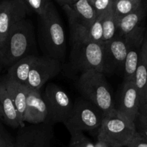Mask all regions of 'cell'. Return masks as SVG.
<instances>
[{"label": "cell", "mask_w": 147, "mask_h": 147, "mask_svg": "<svg viewBox=\"0 0 147 147\" xmlns=\"http://www.w3.org/2000/svg\"><path fill=\"white\" fill-rule=\"evenodd\" d=\"M14 139L0 123V147H13Z\"/></svg>", "instance_id": "83f0119b"}, {"label": "cell", "mask_w": 147, "mask_h": 147, "mask_svg": "<svg viewBox=\"0 0 147 147\" xmlns=\"http://www.w3.org/2000/svg\"><path fill=\"white\" fill-rule=\"evenodd\" d=\"M0 41H1V40H0Z\"/></svg>", "instance_id": "836d02e7"}, {"label": "cell", "mask_w": 147, "mask_h": 147, "mask_svg": "<svg viewBox=\"0 0 147 147\" xmlns=\"http://www.w3.org/2000/svg\"><path fill=\"white\" fill-rule=\"evenodd\" d=\"M38 55L34 27L24 19L14 24L0 42V64L9 67L24 57Z\"/></svg>", "instance_id": "7a4b0ae2"}, {"label": "cell", "mask_w": 147, "mask_h": 147, "mask_svg": "<svg viewBox=\"0 0 147 147\" xmlns=\"http://www.w3.org/2000/svg\"><path fill=\"white\" fill-rule=\"evenodd\" d=\"M146 14L147 1L133 12L117 19L116 35L125 39L131 47H141L144 37Z\"/></svg>", "instance_id": "ba28073f"}, {"label": "cell", "mask_w": 147, "mask_h": 147, "mask_svg": "<svg viewBox=\"0 0 147 147\" xmlns=\"http://www.w3.org/2000/svg\"><path fill=\"white\" fill-rule=\"evenodd\" d=\"M100 17L103 30V42H106L116 36L117 18L115 16L112 8Z\"/></svg>", "instance_id": "7402d4cb"}, {"label": "cell", "mask_w": 147, "mask_h": 147, "mask_svg": "<svg viewBox=\"0 0 147 147\" xmlns=\"http://www.w3.org/2000/svg\"><path fill=\"white\" fill-rule=\"evenodd\" d=\"M136 131L147 140V126L146 125L143 124L142 123H140L139 129L136 130Z\"/></svg>", "instance_id": "f546056e"}, {"label": "cell", "mask_w": 147, "mask_h": 147, "mask_svg": "<svg viewBox=\"0 0 147 147\" xmlns=\"http://www.w3.org/2000/svg\"><path fill=\"white\" fill-rule=\"evenodd\" d=\"M53 125L50 122H45L19 128L13 147H51Z\"/></svg>", "instance_id": "9c48e42d"}, {"label": "cell", "mask_w": 147, "mask_h": 147, "mask_svg": "<svg viewBox=\"0 0 147 147\" xmlns=\"http://www.w3.org/2000/svg\"><path fill=\"white\" fill-rule=\"evenodd\" d=\"M27 6L29 9L35 12L37 15L42 14L47 6L53 2V0H22Z\"/></svg>", "instance_id": "d4e9b609"}, {"label": "cell", "mask_w": 147, "mask_h": 147, "mask_svg": "<svg viewBox=\"0 0 147 147\" xmlns=\"http://www.w3.org/2000/svg\"><path fill=\"white\" fill-rule=\"evenodd\" d=\"M37 37L43 55L63 63L66 55L65 32L63 22L53 2L38 16Z\"/></svg>", "instance_id": "6da1fadb"}, {"label": "cell", "mask_w": 147, "mask_h": 147, "mask_svg": "<svg viewBox=\"0 0 147 147\" xmlns=\"http://www.w3.org/2000/svg\"><path fill=\"white\" fill-rule=\"evenodd\" d=\"M105 116L95 105L86 99H81L74 103L71 114L64 125L70 133L98 130Z\"/></svg>", "instance_id": "8992f818"}, {"label": "cell", "mask_w": 147, "mask_h": 147, "mask_svg": "<svg viewBox=\"0 0 147 147\" xmlns=\"http://www.w3.org/2000/svg\"><path fill=\"white\" fill-rule=\"evenodd\" d=\"M23 122L29 124H40L48 121L47 106L40 90L29 88L26 100Z\"/></svg>", "instance_id": "4fadbf2b"}, {"label": "cell", "mask_w": 147, "mask_h": 147, "mask_svg": "<svg viewBox=\"0 0 147 147\" xmlns=\"http://www.w3.org/2000/svg\"><path fill=\"white\" fill-rule=\"evenodd\" d=\"M0 119L7 126L14 129L24 126L20 121L17 109L2 80H0Z\"/></svg>", "instance_id": "ac0fdd59"}, {"label": "cell", "mask_w": 147, "mask_h": 147, "mask_svg": "<svg viewBox=\"0 0 147 147\" xmlns=\"http://www.w3.org/2000/svg\"><path fill=\"white\" fill-rule=\"evenodd\" d=\"M141 47H132L129 49L123 65V74L125 81H134L139 64Z\"/></svg>", "instance_id": "44dd1931"}, {"label": "cell", "mask_w": 147, "mask_h": 147, "mask_svg": "<svg viewBox=\"0 0 147 147\" xmlns=\"http://www.w3.org/2000/svg\"><path fill=\"white\" fill-rule=\"evenodd\" d=\"M90 2L96 11L97 17L111 9L113 5V0H90Z\"/></svg>", "instance_id": "484cf974"}, {"label": "cell", "mask_w": 147, "mask_h": 147, "mask_svg": "<svg viewBox=\"0 0 147 147\" xmlns=\"http://www.w3.org/2000/svg\"><path fill=\"white\" fill-rule=\"evenodd\" d=\"M78 1H79V0H55L56 2L61 7H64V6L72 5V4L77 2Z\"/></svg>", "instance_id": "4dcf8cb0"}, {"label": "cell", "mask_w": 147, "mask_h": 147, "mask_svg": "<svg viewBox=\"0 0 147 147\" xmlns=\"http://www.w3.org/2000/svg\"><path fill=\"white\" fill-rule=\"evenodd\" d=\"M139 117V121L147 126V88L144 94L143 97L140 99L138 116Z\"/></svg>", "instance_id": "4316f807"}, {"label": "cell", "mask_w": 147, "mask_h": 147, "mask_svg": "<svg viewBox=\"0 0 147 147\" xmlns=\"http://www.w3.org/2000/svg\"><path fill=\"white\" fill-rule=\"evenodd\" d=\"M95 146L96 147H110L109 145L106 144V143H104L103 142H101L100 140H98L95 142Z\"/></svg>", "instance_id": "1f68e13d"}, {"label": "cell", "mask_w": 147, "mask_h": 147, "mask_svg": "<svg viewBox=\"0 0 147 147\" xmlns=\"http://www.w3.org/2000/svg\"><path fill=\"white\" fill-rule=\"evenodd\" d=\"M134 83L139 91L141 99L147 88V55L142 45L141 46L139 64L134 78Z\"/></svg>", "instance_id": "ffe728a7"}, {"label": "cell", "mask_w": 147, "mask_h": 147, "mask_svg": "<svg viewBox=\"0 0 147 147\" xmlns=\"http://www.w3.org/2000/svg\"><path fill=\"white\" fill-rule=\"evenodd\" d=\"M147 0H113L112 9L116 18L126 16L137 9Z\"/></svg>", "instance_id": "603a6c76"}, {"label": "cell", "mask_w": 147, "mask_h": 147, "mask_svg": "<svg viewBox=\"0 0 147 147\" xmlns=\"http://www.w3.org/2000/svg\"><path fill=\"white\" fill-rule=\"evenodd\" d=\"M42 98L48 113V121L53 124H64L70 117L74 103L70 96L55 83H48L45 89Z\"/></svg>", "instance_id": "52a82bcc"}, {"label": "cell", "mask_w": 147, "mask_h": 147, "mask_svg": "<svg viewBox=\"0 0 147 147\" xmlns=\"http://www.w3.org/2000/svg\"><path fill=\"white\" fill-rule=\"evenodd\" d=\"M29 11L27 6L22 0L0 1V42L14 24L27 18Z\"/></svg>", "instance_id": "7c38bea8"}, {"label": "cell", "mask_w": 147, "mask_h": 147, "mask_svg": "<svg viewBox=\"0 0 147 147\" xmlns=\"http://www.w3.org/2000/svg\"></svg>", "instance_id": "e575fe53"}, {"label": "cell", "mask_w": 147, "mask_h": 147, "mask_svg": "<svg viewBox=\"0 0 147 147\" xmlns=\"http://www.w3.org/2000/svg\"><path fill=\"white\" fill-rule=\"evenodd\" d=\"M131 47L125 39L118 35L103 42V73L123 72L125 59Z\"/></svg>", "instance_id": "30bf717a"}, {"label": "cell", "mask_w": 147, "mask_h": 147, "mask_svg": "<svg viewBox=\"0 0 147 147\" xmlns=\"http://www.w3.org/2000/svg\"><path fill=\"white\" fill-rule=\"evenodd\" d=\"M1 80L17 109L20 121L23 125H25L23 122V116L25 110L26 100L28 95L29 88L25 85L22 84L7 76Z\"/></svg>", "instance_id": "e0dca14e"}, {"label": "cell", "mask_w": 147, "mask_h": 147, "mask_svg": "<svg viewBox=\"0 0 147 147\" xmlns=\"http://www.w3.org/2000/svg\"><path fill=\"white\" fill-rule=\"evenodd\" d=\"M77 86L83 98L98 108L105 116L116 110L113 93L104 73L97 70L83 73Z\"/></svg>", "instance_id": "3957f363"}, {"label": "cell", "mask_w": 147, "mask_h": 147, "mask_svg": "<svg viewBox=\"0 0 147 147\" xmlns=\"http://www.w3.org/2000/svg\"><path fill=\"white\" fill-rule=\"evenodd\" d=\"M72 68L82 73L97 70L103 73V42H71Z\"/></svg>", "instance_id": "5b68a950"}, {"label": "cell", "mask_w": 147, "mask_h": 147, "mask_svg": "<svg viewBox=\"0 0 147 147\" xmlns=\"http://www.w3.org/2000/svg\"><path fill=\"white\" fill-rule=\"evenodd\" d=\"M142 47H144V49L145 52H146V55H147V32L146 33V36L145 37H144V40H143V42H142Z\"/></svg>", "instance_id": "d6a6232c"}, {"label": "cell", "mask_w": 147, "mask_h": 147, "mask_svg": "<svg viewBox=\"0 0 147 147\" xmlns=\"http://www.w3.org/2000/svg\"><path fill=\"white\" fill-rule=\"evenodd\" d=\"M136 132V123L117 110L105 116L98 129L97 139L110 147L126 146Z\"/></svg>", "instance_id": "277c9868"}, {"label": "cell", "mask_w": 147, "mask_h": 147, "mask_svg": "<svg viewBox=\"0 0 147 147\" xmlns=\"http://www.w3.org/2000/svg\"><path fill=\"white\" fill-rule=\"evenodd\" d=\"M140 96L134 81H125L121 93L120 103L116 110L131 121L137 119Z\"/></svg>", "instance_id": "5bb4252c"}, {"label": "cell", "mask_w": 147, "mask_h": 147, "mask_svg": "<svg viewBox=\"0 0 147 147\" xmlns=\"http://www.w3.org/2000/svg\"><path fill=\"white\" fill-rule=\"evenodd\" d=\"M71 42H103L101 17H97L94 22L89 26L69 24Z\"/></svg>", "instance_id": "2e32d148"}, {"label": "cell", "mask_w": 147, "mask_h": 147, "mask_svg": "<svg viewBox=\"0 0 147 147\" xmlns=\"http://www.w3.org/2000/svg\"><path fill=\"white\" fill-rule=\"evenodd\" d=\"M62 70V63L45 55H38L30 72L27 86L31 90H40L45 83Z\"/></svg>", "instance_id": "8fae6325"}, {"label": "cell", "mask_w": 147, "mask_h": 147, "mask_svg": "<svg viewBox=\"0 0 147 147\" xmlns=\"http://www.w3.org/2000/svg\"><path fill=\"white\" fill-rule=\"evenodd\" d=\"M70 141L69 147H96L94 142H92L84 132H70Z\"/></svg>", "instance_id": "cb8c5ba5"}, {"label": "cell", "mask_w": 147, "mask_h": 147, "mask_svg": "<svg viewBox=\"0 0 147 147\" xmlns=\"http://www.w3.org/2000/svg\"><path fill=\"white\" fill-rule=\"evenodd\" d=\"M67 15L69 24L89 26L97 19L90 0H79L75 4L62 7Z\"/></svg>", "instance_id": "9a60e30c"}, {"label": "cell", "mask_w": 147, "mask_h": 147, "mask_svg": "<svg viewBox=\"0 0 147 147\" xmlns=\"http://www.w3.org/2000/svg\"><path fill=\"white\" fill-rule=\"evenodd\" d=\"M37 56H27L17 61L9 67L7 76L26 86L30 72L35 63Z\"/></svg>", "instance_id": "d6986e66"}, {"label": "cell", "mask_w": 147, "mask_h": 147, "mask_svg": "<svg viewBox=\"0 0 147 147\" xmlns=\"http://www.w3.org/2000/svg\"><path fill=\"white\" fill-rule=\"evenodd\" d=\"M127 147H147V140L141 136L137 131L130 142L127 144Z\"/></svg>", "instance_id": "f1b7e54d"}]
</instances>
